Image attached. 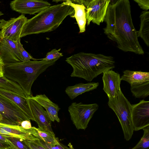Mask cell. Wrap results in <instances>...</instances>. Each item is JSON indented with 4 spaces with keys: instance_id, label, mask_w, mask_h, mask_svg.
Masks as SVG:
<instances>
[{
    "instance_id": "obj_1",
    "label": "cell",
    "mask_w": 149,
    "mask_h": 149,
    "mask_svg": "<svg viewBox=\"0 0 149 149\" xmlns=\"http://www.w3.org/2000/svg\"><path fill=\"white\" fill-rule=\"evenodd\" d=\"M104 21L106 23L104 33L116 43L118 49L124 52L144 54L133 23L129 0L110 1Z\"/></svg>"
},
{
    "instance_id": "obj_2",
    "label": "cell",
    "mask_w": 149,
    "mask_h": 149,
    "mask_svg": "<svg viewBox=\"0 0 149 149\" xmlns=\"http://www.w3.org/2000/svg\"><path fill=\"white\" fill-rule=\"evenodd\" d=\"M65 61L72 68L71 77L82 78L88 81L115 67L112 56L101 54L81 52L67 58Z\"/></svg>"
},
{
    "instance_id": "obj_3",
    "label": "cell",
    "mask_w": 149,
    "mask_h": 149,
    "mask_svg": "<svg viewBox=\"0 0 149 149\" xmlns=\"http://www.w3.org/2000/svg\"><path fill=\"white\" fill-rule=\"evenodd\" d=\"M74 11L71 6L63 2L51 6L28 19L23 26L20 38L33 34L50 32L56 29L68 15L72 17Z\"/></svg>"
},
{
    "instance_id": "obj_4",
    "label": "cell",
    "mask_w": 149,
    "mask_h": 149,
    "mask_svg": "<svg viewBox=\"0 0 149 149\" xmlns=\"http://www.w3.org/2000/svg\"><path fill=\"white\" fill-rule=\"evenodd\" d=\"M59 59L51 61H29L5 65L4 76L17 83L22 88L26 97L32 95L31 88L38 77Z\"/></svg>"
},
{
    "instance_id": "obj_5",
    "label": "cell",
    "mask_w": 149,
    "mask_h": 149,
    "mask_svg": "<svg viewBox=\"0 0 149 149\" xmlns=\"http://www.w3.org/2000/svg\"><path fill=\"white\" fill-rule=\"evenodd\" d=\"M108 104L118 117L125 139L129 141L131 138L134 131L131 119L132 106L130 102L120 90L116 97L109 98Z\"/></svg>"
},
{
    "instance_id": "obj_6",
    "label": "cell",
    "mask_w": 149,
    "mask_h": 149,
    "mask_svg": "<svg viewBox=\"0 0 149 149\" xmlns=\"http://www.w3.org/2000/svg\"><path fill=\"white\" fill-rule=\"evenodd\" d=\"M96 103L85 104L81 102H73L68 111L71 120L78 130H85L95 112L98 109Z\"/></svg>"
},
{
    "instance_id": "obj_7",
    "label": "cell",
    "mask_w": 149,
    "mask_h": 149,
    "mask_svg": "<svg viewBox=\"0 0 149 149\" xmlns=\"http://www.w3.org/2000/svg\"><path fill=\"white\" fill-rule=\"evenodd\" d=\"M0 113L2 117L0 122L5 124L20 126L22 121H30L17 105L1 95Z\"/></svg>"
},
{
    "instance_id": "obj_8",
    "label": "cell",
    "mask_w": 149,
    "mask_h": 149,
    "mask_svg": "<svg viewBox=\"0 0 149 149\" xmlns=\"http://www.w3.org/2000/svg\"><path fill=\"white\" fill-rule=\"evenodd\" d=\"M86 8L87 25L90 22L100 25L104 21L110 0H80Z\"/></svg>"
},
{
    "instance_id": "obj_9",
    "label": "cell",
    "mask_w": 149,
    "mask_h": 149,
    "mask_svg": "<svg viewBox=\"0 0 149 149\" xmlns=\"http://www.w3.org/2000/svg\"><path fill=\"white\" fill-rule=\"evenodd\" d=\"M28 19L22 14L17 18H12L8 20L0 19V38H4L17 42L23 26Z\"/></svg>"
},
{
    "instance_id": "obj_10",
    "label": "cell",
    "mask_w": 149,
    "mask_h": 149,
    "mask_svg": "<svg viewBox=\"0 0 149 149\" xmlns=\"http://www.w3.org/2000/svg\"><path fill=\"white\" fill-rule=\"evenodd\" d=\"M10 4L12 10L24 15L38 13L51 6L47 1L38 0H15Z\"/></svg>"
},
{
    "instance_id": "obj_11",
    "label": "cell",
    "mask_w": 149,
    "mask_h": 149,
    "mask_svg": "<svg viewBox=\"0 0 149 149\" xmlns=\"http://www.w3.org/2000/svg\"><path fill=\"white\" fill-rule=\"evenodd\" d=\"M131 106V119L134 131L143 130L149 126V101L142 100Z\"/></svg>"
},
{
    "instance_id": "obj_12",
    "label": "cell",
    "mask_w": 149,
    "mask_h": 149,
    "mask_svg": "<svg viewBox=\"0 0 149 149\" xmlns=\"http://www.w3.org/2000/svg\"><path fill=\"white\" fill-rule=\"evenodd\" d=\"M0 58L4 65L23 61L17 46V42L0 38Z\"/></svg>"
},
{
    "instance_id": "obj_13",
    "label": "cell",
    "mask_w": 149,
    "mask_h": 149,
    "mask_svg": "<svg viewBox=\"0 0 149 149\" xmlns=\"http://www.w3.org/2000/svg\"><path fill=\"white\" fill-rule=\"evenodd\" d=\"M26 100L33 115L34 121L37 124L38 128L54 133L51 127V120L46 111L38 103L31 98L26 97Z\"/></svg>"
},
{
    "instance_id": "obj_14",
    "label": "cell",
    "mask_w": 149,
    "mask_h": 149,
    "mask_svg": "<svg viewBox=\"0 0 149 149\" xmlns=\"http://www.w3.org/2000/svg\"><path fill=\"white\" fill-rule=\"evenodd\" d=\"M102 79L103 83V90L109 98H114L118 95L121 90V78L120 74L112 69L103 72Z\"/></svg>"
},
{
    "instance_id": "obj_15",
    "label": "cell",
    "mask_w": 149,
    "mask_h": 149,
    "mask_svg": "<svg viewBox=\"0 0 149 149\" xmlns=\"http://www.w3.org/2000/svg\"><path fill=\"white\" fill-rule=\"evenodd\" d=\"M64 5L72 7L74 14L72 17H75L79 29V33H82L86 31V8L80 1L77 0H63L62 2Z\"/></svg>"
},
{
    "instance_id": "obj_16",
    "label": "cell",
    "mask_w": 149,
    "mask_h": 149,
    "mask_svg": "<svg viewBox=\"0 0 149 149\" xmlns=\"http://www.w3.org/2000/svg\"><path fill=\"white\" fill-rule=\"evenodd\" d=\"M32 99L45 108L52 121L59 122L58 112L60 109L58 106L51 101L45 94L37 95L35 96H29Z\"/></svg>"
},
{
    "instance_id": "obj_17",
    "label": "cell",
    "mask_w": 149,
    "mask_h": 149,
    "mask_svg": "<svg viewBox=\"0 0 149 149\" xmlns=\"http://www.w3.org/2000/svg\"><path fill=\"white\" fill-rule=\"evenodd\" d=\"M0 95L13 102L22 110L30 120L34 121L26 97H22L12 91L1 88Z\"/></svg>"
},
{
    "instance_id": "obj_18",
    "label": "cell",
    "mask_w": 149,
    "mask_h": 149,
    "mask_svg": "<svg viewBox=\"0 0 149 149\" xmlns=\"http://www.w3.org/2000/svg\"><path fill=\"white\" fill-rule=\"evenodd\" d=\"M99 85L98 82L79 83L66 87V93L71 100H73L78 95L85 92L96 89Z\"/></svg>"
},
{
    "instance_id": "obj_19",
    "label": "cell",
    "mask_w": 149,
    "mask_h": 149,
    "mask_svg": "<svg viewBox=\"0 0 149 149\" xmlns=\"http://www.w3.org/2000/svg\"><path fill=\"white\" fill-rule=\"evenodd\" d=\"M140 28L136 31L138 37L141 38L148 47L149 46V11L144 10L140 16Z\"/></svg>"
},
{
    "instance_id": "obj_20",
    "label": "cell",
    "mask_w": 149,
    "mask_h": 149,
    "mask_svg": "<svg viewBox=\"0 0 149 149\" xmlns=\"http://www.w3.org/2000/svg\"><path fill=\"white\" fill-rule=\"evenodd\" d=\"M121 80L125 81L130 84L134 83L149 81V73L141 71H134L126 70L123 72Z\"/></svg>"
},
{
    "instance_id": "obj_21",
    "label": "cell",
    "mask_w": 149,
    "mask_h": 149,
    "mask_svg": "<svg viewBox=\"0 0 149 149\" xmlns=\"http://www.w3.org/2000/svg\"><path fill=\"white\" fill-rule=\"evenodd\" d=\"M130 90L136 98H144L149 94V81L130 84Z\"/></svg>"
},
{
    "instance_id": "obj_22",
    "label": "cell",
    "mask_w": 149,
    "mask_h": 149,
    "mask_svg": "<svg viewBox=\"0 0 149 149\" xmlns=\"http://www.w3.org/2000/svg\"><path fill=\"white\" fill-rule=\"evenodd\" d=\"M0 88L26 97L21 86L17 83L7 79L4 76L0 77Z\"/></svg>"
},
{
    "instance_id": "obj_23",
    "label": "cell",
    "mask_w": 149,
    "mask_h": 149,
    "mask_svg": "<svg viewBox=\"0 0 149 149\" xmlns=\"http://www.w3.org/2000/svg\"><path fill=\"white\" fill-rule=\"evenodd\" d=\"M37 129L39 139L51 145H55L58 141L54 133L41 130L38 128Z\"/></svg>"
},
{
    "instance_id": "obj_24",
    "label": "cell",
    "mask_w": 149,
    "mask_h": 149,
    "mask_svg": "<svg viewBox=\"0 0 149 149\" xmlns=\"http://www.w3.org/2000/svg\"><path fill=\"white\" fill-rule=\"evenodd\" d=\"M143 130V136L138 143L132 149H149V126Z\"/></svg>"
},
{
    "instance_id": "obj_25",
    "label": "cell",
    "mask_w": 149,
    "mask_h": 149,
    "mask_svg": "<svg viewBox=\"0 0 149 149\" xmlns=\"http://www.w3.org/2000/svg\"><path fill=\"white\" fill-rule=\"evenodd\" d=\"M17 46L19 53L23 59V61H27L32 60L34 61L40 60V59H36L28 53L24 49L23 45L20 42V39L17 42Z\"/></svg>"
},
{
    "instance_id": "obj_26",
    "label": "cell",
    "mask_w": 149,
    "mask_h": 149,
    "mask_svg": "<svg viewBox=\"0 0 149 149\" xmlns=\"http://www.w3.org/2000/svg\"><path fill=\"white\" fill-rule=\"evenodd\" d=\"M7 137L17 149H30L24 142L23 139L10 136H7Z\"/></svg>"
},
{
    "instance_id": "obj_27",
    "label": "cell",
    "mask_w": 149,
    "mask_h": 149,
    "mask_svg": "<svg viewBox=\"0 0 149 149\" xmlns=\"http://www.w3.org/2000/svg\"><path fill=\"white\" fill-rule=\"evenodd\" d=\"M61 50V48L58 50L56 49H52L51 51L47 53L45 58L40 59V60L49 61L54 60L58 58H60L61 57L63 56L62 53L59 52Z\"/></svg>"
},
{
    "instance_id": "obj_28",
    "label": "cell",
    "mask_w": 149,
    "mask_h": 149,
    "mask_svg": "<svg viewBox=\"0 0 149 149\" xmlns=\"http://www.w3.org/2000/svg\"><path fill=\"white\" fill-rule=\"evenodd\" d=\"M23 141L30 149H47L38 139L32 141L23 140Z\"/></svg>"
},
{
    "instance_id": "obj_29",
    "label": "cell",
    "mask_w": 149,
    "mask_h": 149,
    "mask_svg": "<svg viewBox=\"0 0 149 149\" xmlns=\"http://www.w3.org/2000/svg\"><path fill=\"white\" fill-rule=\"evenodd\" d=\"M39 140L41 143L47 149H71L60 143L59 141L55 145H51L45 143L41 139Z\"/></svg>"
},
{
    "instance_id": "obj_30",
    "label": "cell",
    "mask_w": 149,
    "mask_h": 149,
    "mask_svg": "<svg viewBox=\"0 0 149 149\" xmlns=\"http://www.w3.org/2000/svg\"><path fill=\"white\" fill-rule=\"evenodd\" d=\"M142 9L148 10L149 9V0H134Z\"/></svg>"
},
{
    "instance_id": "obj_31",
    "label": "cell",
    "mask_w": 149,
    "mask_h": 149,
    "mask_svg": "<svg viewBox=\"0 0 149 149\" xmlns=\"http://www.w3.org/2000/svg\"><path fill=\"white\" fill-rule=\"evenodd\" d=\"M0 141L8 144L10 146L11 149H17L13 143L7 139L6 136L4 135L0 134Z\"/></svg>"
},
{
    "instance_id": "obj_32",
    "label": "cell",
    "mask_w": 149,
    "mask_h": 149,
    "mask_svg": "<svg viewBox=\"0 0 149 149\" xmlns=\"http://www.w3.org/2000/svg\"><path fill=\"white\" fill-rule=\"evenodd\" d=\"M20 126L26 129H29L32 127L30 121L28 120L22 121L21 123Z\"/></svg>"
},
{
    "instance_id": "obj_33",
    "label": "cell",
    "mask_w": 149,
    "mask_h": 149,
    "mask_svg": "<svg viewBox=\"0 0 149 149\" xmlns=\"http://www.w3.org/2000/svg\"><path fill=\"white\" fill-rule=\"evenodd\" d=\"M4 63L0 58V77H2L4 76Z\"/></svg>"
},
{
    "instance_id": "obj_34",
    "label": "cell",
    "mask_w": 149,
    "mask_h": 149,
    "mask_svg": "<svg viewBox=\"0 0 149 149\" xmlns=\"http://www.w3.org/2000/svg\"><path fill=\"white\" fill-rule=\"evenodd\" d=\"M0 149H11L8 144L0 141Z\"/></svg>"
},
{
    "instance_id": "obj_35",
    "label": "cell",
    "mask_w": 149,
    "mask_h": 149,
    "mask_svg": "<svg viewBox=\"0 0 149 149\" xmlns=\"http://www.w3.org/2000/svg\"><path fill=\"white\" fill-rule=\"evenodd\" d=\"M4 14L1 11H0V17L1 16L3 15Z\"/></svg>"
},
{
    "instance_id": "obj_36",
    "label": "cell",
    "mask_w": 149,
    "mask_h": 149,
    "mask_svg": "<svg viewBox=\"0 0 149 149\" xmlns=\"http://www.w3.org/2000/svg\"><path fill=\"white\" fill-rule=\"evenodd\" d=\"M2 117L1 116V115L0 113V121L2 120Z\"/></svg>"
}]
</instances>
